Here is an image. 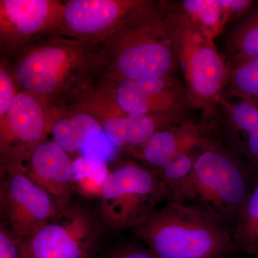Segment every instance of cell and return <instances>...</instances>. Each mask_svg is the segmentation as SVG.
<instances>
[{
    "instance_id": "6da1fadb",
    "label": "cell",
    "mask_w": 258,
    "mask_h": 258,
    "mask_svg": "<svg viewBox=\"0 0 258 258\" xmlns=\"http://www.w3.org/2000/svg\"><path fill=\"white\" fill-rule=\"evenodd\" d=\"M8 55L3 64L17 87L48 107L80 101L106 72L103 45L58 32L37 37Z\"/></svg>"
},
{
    "instance_id": "7a4b0ae2",
    "label": "cell",
    "mask_w": 258,
    "mask_h": 258,
    "mask_svg": "<svg viewBox=\"0 0 258 258\" xmlns=\"http://www.w3.org/2000/svg\"><path fill=\"white\" fill-rule=\"evenodd\" d=\"M104 78L132 81L174 76L179 67L164 5L145 1L104 44Z\"/></svg>"
},
{
    "instance_id": "3957f363",
    "label": "cell",
    "mask_w": 258,
    "mask_h": 258,
    "mask_svg": "<svg viewBox=\"0 0 258 258\" xmlns=\"http://www.w3.org/2000/svg\"><path fill=\"white\" fill-rule=\"evenodd\" d=\"M134 230L157 258H222L235 252L230 231L186 204L166 201Z\"/></svg>"
},
{
    "instance_id": "277c9868",
    "label": "cell",
    "mask_w": 258,
    "mask_h": 258,
    "mask_svg": "<svg viewBox=\"0 0 258 258\" xmlns=\"http://www.w3.org/2000/svg\"><path fill=\"white\" fill-rule=\"evenodd\" d=\"M250 173L237 154L211 136L197 151L186 205L232 234L252 191Z\"/></svg>"
},
{
    "instance_id": "5b68a950",
    "label": "cell",
    "mask_w": 258,
    "mask_h": 258,
    "mask_svg": "<svg viewBox=\"0 0 258 258\" xmlns=\"http://www.w3.org/2000/svg\"><path fill=\"white\" fill-rule=\"evenodd\" d=\"M193 106L210 111L223 96L230 69L215 45L186 15L164 3Z\"/></svg>"
},
{
    "instance_id": "8992f818",
    "label": "cell",
    "mask_w": 258,
    "mask_h": 258,
    "mask_svg": "<svg viewBox=\"0 0 258 258\" xmlns=\"http://www.w3.org/2000/svg\"><path fill=\"white\" fill-rule=\"evenodd\" d=\"M99 198L103 224L122 231L142 224L159 204L169 200V193L157 171L129 161L109 171Z\"/></svg>"
},
{
    "instance_id": "52a82bcc",
    "label": "cell",
    "mask_w": 258,
    "mask_h": 258,
    "mask_svg": "<svg viewBox=\"0 0 258 258\" xmlns=\"http://www.w3.org/2000/svg\"><path fill=\"white\" fill-rule=\"evenodd\" d=\"M101 235V223L89 208L71 203L21 242L23 258H95Z\"/></svg>"
},
{
    "instance_id": "ba28073f",
    "label": "cell",
    "mask_w": 258,
    "mask_h": 258,
    "mask_svg": "<svg viewBox=\"0 0 258 258\" xmlns=\"http://www.w3.org/2000/svg\"><path fill=\"white\" fill-rule=\"evenodd\" d=\"M104 90L115 106L125 114L147 115L171 125L186 121L193 107L186 84L175 76L132 81L106 79Z\"/></svg>"
},
{
    "instance_id": "9c48e42d",
    "label": "cell",
    "mask_w": 258,
    "mask_h": 258,
    "mask_svg": "<svg viewBox=\"0 0 258 258\" xmlns=\"http://www.w3.org/2000/svg\"><path fill=\"white\" fill-rule=\"evenodd\" d=\"M59 211L55 199L28 175L25 166H0L1 222L21 242Z\"/></svg>"
},
{
    "instance_id": "30bf717a",
    "label": "cell",
    "mask_w": 258,
    "mask_h": 258,
    "mask_svg": "<svg viewBox=\"0 0 258 258\" xmlns=\"http://www.w3.org/2000/svg\"><path fill=\"white\" fill-rule=\"evenodd\" d=\"M35 95L20 91L0 120V166H24L46 141L55 115Z\"/></svg>"
},
{
    "instance_id": "8fae6325",
    "label": "cell",
    "mask_w": 258,
    "mask_h": 258,
    "mask_svg": "<svg viewBox=\"0 0 258 258\" xmlns=\"http://www.w3.org/2000/svg\"><path fill=\"white\" fill-rule=\"evenodd\" d=\"M144 3L141 0L66 2L57 32L89 43L103 45Z\"/></svg>"
},
{
    "instance_id": "7c38bea8",
    "label": "cell",
    "mask_w": 258,
    "mask_h": 258,
    "mask_svg": "<svg viewBox=\"0 0 258 258\" xmlns=\"http://www.w3.org/2000/svg\"><path fill=\"white\" fill-rule=\"evenodd\" d=\"M64 3L54 0H1V49L11 53L37 37L57 32Z\"/></svg>"
},
{
    "instance_id": "4fadbf2b",
    "label": "cell",
    "mask_w": 258,
    "mask_h": 258,
    "mask_svg": "<svg viewBox=\"0 0 258 258\" xmlns=\"http://www.w3.org/2000/svg\"><path fill=\"white\" fill-rule=\"evenodd\" d=\"M24 166L28 175L55 199L60 210L72 203L73 161L53 140L40 144Z\"/></svg>"
},
{
    "instance_id": "5bb4252c",
    "label": "cell",
    "mask_w": 258,
    "mask_h": 258,
    "mask_svg": "<svg viewBox=\"0 0 258 258\" xmlns=\"http://www.w3.org/2000/svg\"><path fill=\"white\" fill-rule=\"evenodd\" d=\"M208 122L186 120L158 131L133 155L154 170L182 153L198 149L212 135Z\"/></svg>"
},
{
    "instance_id": "9a60e30c",
    "label": "cell",
    "mask_w": 258,
    "mask_h": 258,
    "mask_svg": "<svg viewBox=\"0 0 258 258\" xmlns=\"http://www.w3.org/2000/svg\"><path fill=\"white\" fill-rule=\"evenodd\" d=\"M227 146L248 166L258 171V103L236 96H222Z\"/></svg>"
},
{
    "instance_id": "2e32d148",
    "label": "cell",
    "mask_w": 258,
    "mask_h": 258,
    "mask_svg": "<svg viewBox=\"0 0 258 258\" xmlns=\"http://www.w3.org/2000/svg\"><path fill=\"white\" fill-rule=\"evenodd\" d=\"M101 130L102 125L96 118L81 111L69 115H57L52 123L51 134L52 140L70 154L80 152L91 132Z\"/></svg>"
},
{
    "instance_id": "e0dca14e",
    "label": "cell",
    "mask_w": 258,
    "mask_h": 258,
    "mask_svg": "<svg viewBox=\"0 0 258 258\" xmlns=\"http://www.w3.org/2000/svg\"><path fill=\"white\" fill-rule=\"evenodd\" d=\"M198 148L176 156L165 165L155 170L169 193L168 201L187 203L194 163Z\"/></svg>"
},
{
    "instance_id": "ac0fdd59",
    "label": "cell",
    "mask_w": 258,
    "mask_h": 258,
    "mask_svg": "<svg viewBox=\"0 0 258 258\" xmlns=\"http://www.w3.org/2000/svg\"><path fill=\"white\" fill-rule=\"evenodd\" d=\"M175 9L214 40L227 23L220 0H184L176 3Z\"/></svg>"
},
{
    "instance_id": "d6986e66",
    "label": "cell",
    "mask_w": 258,
    "mask_h": 258,
    "mask_svg": "<svg viewBox=\"0 0 258 258\" xmlns=\"http://www.w3.org/2000/svg\"><path fill=\"white\" fill-rule=\"evenodd\" d=\"M235 252L258 254V182L252 188L232 233Z\"/></svg>"
},
{
    "instance_id": "ffe728a7",
    "label": "cell",
    "mask_w": 258,
    "mask_h": 258,
    "mask_svg": "<svg viewBox=\"0 0 258 258\" xmlns=\"http://www.w3.org/2000/svg\"><path fill=\"white\" fill-rule=\"evenodd\" d=\"M228 50L232 62L258 58V7H252L231 33Z\"/></svg>"
},
{
    "instance_id": "44dd1931",
    "label": "cell",
    "mask_w": 258,
    "mask_h": 258,
    "mask_svg": "<svg viewBox=\"0 0 258 258\" xmlns=\"http://www.w3.org/2000/svg\"><path fill=\"white\" fill-rule=\"evenodd\" d=\"M229 69L225 96L258 103V58L234 61Z\"/></svg>"
},
{
    "instance_id": "7402d4cb",
    "label": "cell",
    "mask_w": 258,
    "mask_h": 258,
    "mask_svg": "<svg viewBox=\"0 0 258 258\" xmlns=\"http://www.w3.org/2000/svg\"><path fill=\"white\" fill-rule=\"evenodd\" d=\"M106 163L80 155L73 161V181L84 195L100 196L109 171Z\"/></svg>"
},
{
    "instance_id": "603a6c76",
    "label": "cell",
    "mask_w": 258,
    "mask_h": 258,
    "mask_svg": "<svg viewBox=\"0 0 258 258\" xmlns=\"http://www.w3.org/2000/svg\"><path fill=\"white\" fill-rule=\"evenodd\" d=\"M126 152L134 153L158 131L171 126L169 123L144 115L126 114L125 117Z\"/></svg>"
},
{
    "instance_id": "cb8c5ba5",
    "label": "cell",
    "mask_w": 258,
    "mask_h": 258,
    "mask_svg": "<svg viewBox=\"0 0 258 258\" xmlns=\"http://www.w3.org/2000/svg\"><path fill=\"white\" fill-rule=\"evenodd\" d=\"M118 149L110 142L104 132L93 131L85 140L80 154L82 157L106 163L115 159Z\"/></svg>"
},
{
    "instance_id": "d4e9b609",
    "label": "cell",
    "mask_w": 258,
    "mask_h": 258,
    "mask_svg": "<svg viewBox=\"0 0 258 258\" xmlns=\"http://www.w3.org/2000/svg\"><path fill=\"white\" fill-rule=\"evenodd\" d=\"M125 113L108 115L101 120L103 132L110 142L118 150H126Z\"/></svg>"
},
{
    "instance_id": "484cf974",
    "label": "cell",
    "mask_w": 258,
    "mask_h": 258,
    "mask_svg": "<svg viewBox=\"0 0 258 258\" xmlns=\"http://www.w3.org/2000/svg\"><path fill=\"white\" fill-rule=\"evenodd\" d=\"M16 84L4 64L0 67V120L8 113L17 92Z\"/></svg>"
},
{
    "instance_id": "4316f807",
    "label": "cell",
    "mask_w": 258,
    "mask_h": 258,
    "mask_svg": "<svg viewBox=\"0 0 258 258\" xmlns=\"http://www.w3.org/2000/svg\"><path fill=\"white\" fill-rule=\"evenodd\" d=\"M0 258H23L21 241L0 222Z\"/></svg>"
},
{
    "instance_id": "83f0119b",
    "label": "cell",
    "mask_w": 258,
    "mask_h": 258,
    "mask_svg": "<svg viewBox=\"0 0 258 258\" xmlns=\"http://www.w3.org/2000/svg\"><path fill=\"white\" fill-rule=\"evenodd\" d=\"M227 23L244 16L252 9L255 2L250 0H220Z\"/></svg>"
},
{
    "instance_id": "f1b7e54d",
    "label": "cell",
    "mask_w": 258,
    "mask_h": 258,
    "mask_svg": "<svg viewBox=\"0 0 258 258\" xmlns=\"http://www.w3.org/2000/svg\"><path fill=\"white\" fill-rule=\"evenodd\" d=\"M107 258H157L148 248L125 244L115 249Z\"/></svg>"
},
{
    "instance_id": "f546056e",
    "label": "cell",
    "mask_w": 258,
    "mask_h": 258,
    "mask_svg": "<svg viewBox=\"0 0 258 258\" xmlns=\"http://www.w3.org/2000/svg\"><path fill=\"white\" fill-rule=\"evenodd\" d=\"M254 257H255V258H258V254H257V255L254 256Z\"/></svg>"
}]
</instances>
